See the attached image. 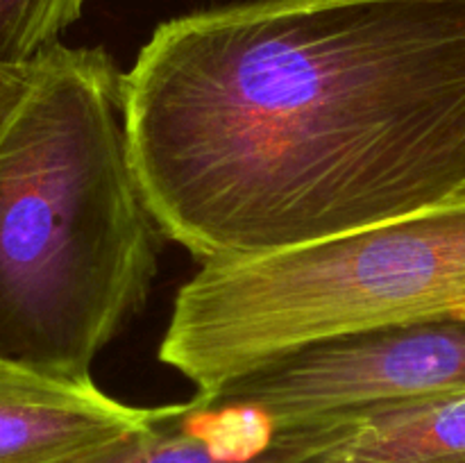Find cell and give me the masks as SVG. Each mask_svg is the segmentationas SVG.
Returning a JSON list of instances; mask_svg holds the SVG:
<instances>
[{
    "mask_svg": "<svg viewBox=\"0 0 465 463\" xmlns=\"http://www.w3.org/2000/svg\"><path fill=\"white\" fill-rule=\"evenodd\" d=\"M163 236L243 261L465 198V0H248L123 73Z\"/></svg>",
    "mask_w": 465,
    "mask_h": 463,
    "instance_id": "cell-1",
    "label": "cell"
},
{
    "mask_svg": "<svg viewBox=\"0 0 465 463\" xmlns=\"http://www.w3.org/2000/svg\"><path fill=\"white\" fill-rule=\"evenodd\" d=\"M159 236L127 143L123 73L103 48L54 45L0 132V354L91 379L148 300Z\"/></svg>",
    "mask_w": 465,
    "mask_h": 463,
    "instance_id": "cell-2",
    "label": "cell"
},
{
    "mask_svg": "<svg viewBox=\"0 0 465 463\" xmlns=\"http://www.w3.org/2000/svg\"><path fill=\"white\" fill-rule=\"evenodd\" d=\"M465 316V198L243 261L203 263L173 304L159 361L198 395L302 345Z\"/></svg>",
    "mask_w": 465,
    "mask_h": 463,
    "instance_id": "cell-3",
    "label": "cell"
},
{
    "mask_svg": "<svg viewBox=\"0 0 465 463\" xmlns=\"http://www.w3.org/2000/svg\"><path fill=\"white\" fill-rule=\"evenodd\" d=\"M204 398L252 404L280 422H357L409 404L465 398V316L316 340Z\"/></svg>",
    "mask_w": 465,
    "mask_h": 463,
    "instance_id": "cell-4",
    "label": "cell"
},
{
    "mask_svg": "<svg viewBox=\"0 0 465 463\" xmlns=\"http://www.w3.org/2000/svg\"><path fill=\"white\" fill-rule=\"evenodd\" d=\"M359 422H280L252 404L195 395L64 463H300Z\"/></svg>",
    "mask_w": 465,
    "mask_h": 463,
    "instance_id": "cell-5",
    "label": "cell"
},
{
    "mask_svg": "<svg viewBox=\"0 0 465 463\" xmlns=\"http://www.w3.org/2000/svg\"><path fill=\"white\" fill-rule=\"evenodd\" d=\"M94 379L54 375L0 354V463H64L143 425Z\"/></svg>",
    "mask_w": 465,
    "mask_h": 463,
    "instance_id": "cell-6",
    "label": "cell"
},
{
    "mask_svg": "<svg viewBox=\"0 0 465 463\" xmlns=\"http://www.w3.org/2000/svg\"><path fill=\"white\" fill-rule=\"evenodd\" d=\"M300 463H465V398L363 418L350 434Z\"/></svg>",
    "mask_w": 465,
    "mask_h": 463,
    "instance_id": "cell-7",
    "label": "cell"
},
{
    "mask_svg": "<svg viewBox=\"0 0 465 463\" xmlns=\"http://www.w3.org/2000/svg\"><path fill=\"white\" fill-rule=\"evenodd\" d=\"M89 0H0V64L25 66L62 44Z\"/></svg>",
    "mask_w": 465,
    "mask_h": 463,
    "instance_id": "cell-8",
    "label": "cell"
},
{
    "mask_svg": "<svg viewBox=\"0 0 465 463\" xmlns=\"http://www.w3.org/2000/svg\"><path fill=\"white\" fill-rule=\"evenodd\" d=\"M32 80V64L25 66H14V64H0V132L5 123L18 107V103L25 95Z\"/></svg>",
    "mask_w": 465,
    "mask_h": 463,
    "instance_id": "cell-9",
    "label": "cell"
}]
</instances>
